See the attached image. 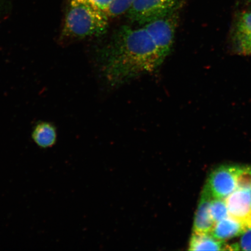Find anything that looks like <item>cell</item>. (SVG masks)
<instances>
[{"label":"cell","instance_id":"13","mask_svg":"<svg viewBox=\"0 0 251 251\" xmlns=\"http://www.w3.org/2000/svg\"><path fill=\"white\" fill-rule=\"evenodd\" d=\"M236 184L237 188L251 190V167L238 166Z\"/></svg>","mask_w":251,"mask_h":251},{"label":"cell","instance_id":"12","mask_svg":"<svg viewBox=\"0 0 251 251\" xmlns=\"http://www.w3.org/2000/svg\"><path fill=\"white\" fill-rule=\"evenodd\" d=\"M133 0H112L111 4L106 12L109 18H115L127 12Z\"/></svg>","mask_w":251,"mask_h":251},{"label":"cell","instance_id":"19","mask_svg":"<svg viewBox=\"0 0 251 251\" xmlns=\"http://www.w3.org/2000/svg\"><path fill=\"white\" fill-rule=\"evenodd\" d=\"M244 1H246L247 3H249V4L251 3V0H244Z\"/></svg>","mask_w":251,"mask_h":251},{"label":"cell","instance_id":"9","mask_svg":"<svg viewBox=\"0 0 251 251\" xmlns=\"http://www.w3.org/2000/svg\"><path fill=\"white\" fill-rule=\"evenodd\" d=\"M247 231L243 224L230 216L222 220L215 224L211 234L220 241H225L240 236Z\"/></svg>","mask_w":251,"mask_h":251},{"label":"cell","instance_id":"15","mask_svg":"<svg viewBox=\"0 0 251 251\" xmlns=\"http://www.w3.org/2000/svg\"><path fill=\"white\" fill-rule=\"evenodd\" d=\"M238 246L240 250L251 251V228L242 234Z\"/></svg>","mask_w":251,"mask_h":251},{"label":"cell","instance_id":"7","mask_svg":"<svg viewBox=\"0 0 251 251\" xmlns=\"http://www.w3.org/2000/svg\"><path fill=\"white\" fill-rule=\"evenodd\" d=\"M212 196L205 184L201 194L193 224V233H211L214 223L210 215L209 206Z\"/></svg>","mask_w":251,"mask_h":251},{"label":"cell","instance_id":"2","mask_svg":"<svg viewBox=\"0 0 251 251\" xmlns=\"http://www.w3.org/2000/svg\"><path fill=\"white\" fill-rule=\"evenodd\" d=\"M108 19L105 12L87 3L70 1L58 42L61 45H67L78 40L102 35L107 30Z\"/></svg>","mask_w":251,"mask_h":251},{"label":"cell","instance_id":"8","mask_svg":"<svg viewBox=\"0 0 251 251\" xmlns=\"http://www.w3.org/2000/svg\"><path fill=\"white\" fill-rule=\"evenodd\" d=\"M31 137L39 148L51 149L57 141V130L55 125L51 122L40 121L34 125Z\"/></svg>","mask_w":251,"mask_h":251},{"label":"cell","instance_id":"10","mask_svg":"<svg viewBox=\"0 0 251 251\" xmlns=\"http://www.w3.org/2000/svg\"><path fill=\"white\" fill-rule=\"evenodd\" d=\"M225 246V241L216 239L210 233H197L193 232L188 250L223 251Z\"/></svg>","mask_w":251,"mask_h":251},{"label":"cell","instance_id":"5","mask_svg":"<svg viewBox=\"0 0 251 251\" xmlns=\"http://www.w3.org/2000/svg\"><path fill=\"white\" fill-rule=\"evenodd\" d=\"M238 166L224 165L211 172L206 185L213 198L225 199L237 189Z\"/></svg>","mask_w":251,"mask_h":251},{"label":"cell","instance_id":"11","mask_svg":"<svg viewBox=\"0 0 251 251\" xmlns=\"http://www.w3.org/2000/svg\"><path fill=\"white\" fill-rule=\"evenodd\" d=\"M210 215L214 224L229 216L225 199L212 198L209 206Z\"/></svg>","mask_w":251,"mask_h":251},{"label":"cell","instance_id":"4","mask_svg":"<svg viewBox=\"0 0 251 251\" xmlns=\"http://www.w3.org/2000/svg\"><path fill=\"white\" fill-rule=\"evenodd\" d=\"M177 0H133L127 11L130 20L145 25L177 9Z\"/></svg>","mask_w":251,"mask_h":251},{"label":"cell","instance_id":"18","mask_svg":"<svg viewBox=\"0 0 251 251\" xmlns=\"http://www.w3.org/2000/svg\"><path fill=\"white\" fill-rule=\"evenodd\" d=\"M81 0H70V1L79 2Z\"/></svg>","mask_w":251,"mask_h":251},{"label":"cell","instance_id":"14","mask_svg":"<svg viewBox=\"0 0 251 251\" xmlns=\"http://www.w3.org/2000/svg\"><path fill=\"white\" fill-rule=\"evenodd\" d=\"M112 0H81V2H86L92 7L103 12L107 11ZM75 2V1H74Z\"/></svg>","mask_w":251,"mask_h":251},{"label":"cell","instance_id":"3","mask_svg":"<svg viewBox=\"0 0 251 251\" xmlns=\"http://www.w3.org/2000/svg\"><path fill=\"white\" fill-rule=\"evenodd\" d=\"M177 9L165 17L144 25L162 62L171 52L178 21Z\"/></svg>","mask_w":251,"mask_h":251},{"label":"cell","instance_id":"6","mask_svg":"<svg viewBox=\"0 0 251 251\" xmlns=\"http://www.w3.org/2000/svg\"><path fill=\"white\" fill-rule=\"evenodd\" d=\"M225 201L229 216L243 224L251 213V190L237 188Z\"/></svg>","mask_w":251,"mask_h":251},{"label":"cell","instance_id":"17","mask_svg":"<svg viewBox=\"0 0 251 251\" xmlns=\"http://www.w3.org/2000/svg\"><path fill=\"white\" fill-rule=\"evenodd\" d=\"M244 55H251V44L245 51Z\"/></svg>","mask_w":251,"mask_h":251},{"label":"cell","instance_id":"1","mask_svg":"<svg viewBox=\"0 0 251 251\" xmlns=\"http://www.w3.org/2000/svg\"><path fill=\"white\" fill-rule=\"evenodd\" d=\"M162 63L144 27H122L100 54L103 76L112 86L121 85L141 75L151 73Z\"/></svg>","mask_w":251,"mask_h":251},{"label":"cell","instance_id":"16","mask_svg":"<svg viewBox=\"0 0 251 251\" xmlns=\"http://www.w3.org/2000/svg\"><path fill=\"white\" fill-rule=\"evenodd\" d=\"M243 225L247 229V230L251 228V213L249 216V217L248 218L246 221L244 222Z\"/></svg>","mask_w":251,"mask_h":251}]
</instances>
